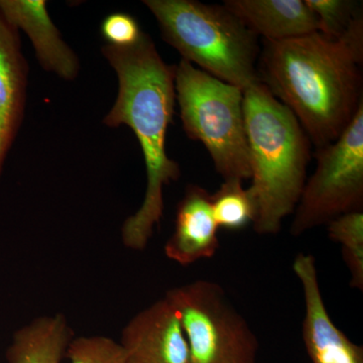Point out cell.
Masks as SVG:
<instances>
[{
  "label": "cell",
  "instance_id": "cell-1",
  "mask_svg": "<svg viewBox=\"0 0 363 363\" xmlns=\"http://www.w3.org/2000/svg\"><path fill=\"white\" fill-rule=\"evenodd\" d=\"M102 54L118 77L116 104L104 117L109 128L128 125L135 133L145 157L147 189L142 206L124 221V247L143 250L164 215V188L179 180L180 164L167 154V133L175 113V66L157 52L149 35L143 33L130 47L105 45Z\"/></svg>",
  "mask_w": 363,
  "mask_h": 363
},
{
  "label": "cell",
  "instance_id": "cell-2",
  "mask_svg": "<svg viewBox=\"0 0 363 363\" xmlns=\"http://www.w3.org/2000/svg\"><path fill=\"white\" fill-rule=\"evenodd\" d=\"M362 67L342 43L314 33L264 40L257 70L317 150L335 142L363 104Z\"/></svg>",
  "mask_w": 363,
  "mask_h": 363
},
{
  "label": "cell",
  "instance_id": "cell-3",
  "mask_svg": "<svg viewBox=\"0 0 363 363\" xmlns=\"http://www.w3.org/2000/svg\"><path fill=\"white\" fill-rule=\"evenodd\" d=\"M243 113L252 169L248 188L257 204L253 228L262 235L276 234L302 195L311 142L293 112L262 82L243 91Z\"/></svg>",
  "mask_w": 363,
  "mask_h": 363
},
{
  "label": "cell",
  "instance_id": "cell-4",
  "mask_svg": "<svg viewBox=\"0 0 363 363\" xmlns=\"http://www.w3.org/2000/svg\"><path fill=\"white\" fill-rule=\"evenodd\" d=\"M164 42L198 69L245 91L260 82L259 37L224 4L145 0Z\"/></svg>",
  "mask_w": 363,
  "mask_h": 363
},
{
  "label": "cell",
  "instance_id": "cell-5",
  "mask_svg": "<svg viewBox=\"0 0 363 363\" xmlns=\"http://www.w3.org/2000/svg\"><path fill=\"white\" fill-rule=\"evenodd\" d=\"M175 89L184 130L204 145L217 173L224 181L252 178L243 90L183 59L175 66Z\"/></svg>",
  "mask_w": 363,
  "mask_h": 363
},
{
  "label": "cell",
  "instance_id": "cell-6",
  "mask_svg": "<svg viewBox=\"0 0 363 363\" xmlns=\"http://www.w3.org/2000/svg\"><path fill=\"white\" fill-rule=\"evenodd\" d=\"M164 298L180 318L192 363H257V336L218 284L198 279Z\"/></svg>",
  "mask_w": 363,
  "mask_h": 363
},
{
  "label": "cell",
  "instance_id": "cell-7",
  "mask_svg": "<svg viewBox=\"0 0 363 363\" xmlns=\"http://www.w3.org/2000/svg\"><path fill=\"white\" fill-rule=\"evenodd\" d=\"M316 169L306 181L291 233L302 235L363 210V104L335 142L316 150Z\"/></svg>",
  "mask_w": 363,
  "mask_h": 363
},
{
  "label": "cell",
  "instance_id": "cell-8",
  "mask_svg": "<svg viewBox=\"0 0 363 363\" xmlns=\"http://www.w3.org/2000/svg\"><path fill=\"white\" fill-rule=\"evenodd\" d=\"M294 272L304 294L305 316L302 336L313 363H363V348L350 340L332 321L325 306L312 255L300 253Z\"/></svg>",
  "mask_w": 363,
  "mask_h": 363
},
{
  "label": "cell",
  "instance_id": "cell-9",
  "mask_svg": "<svg viewBox=\"0 0 363 363\" xmlns=\"http://www.w3.org/2000/svg\"><path fill=\"white\" fill-rule=\"evenodd\" d=\"M125 363H192L174 306L162 298L138 312L121 332Z\"/></svg>",
  "mask_w": 363,
  "mask_h": 363
},
{
  "label": "cell",
  "instance_id": "cell-10",
  "mask_svg": "<svg viewBox=\"0 0 363 363\" xmlns=\"http://www.w3.org/2000/svg\"><path fill=\"white\" fill-rule=\"evenodd\" d=\"M218 229L211 194L200 186L189 185L177 207L175 228L164 253L181 266L211 259L219 248Z\"/></svg>",
  "mask_w": 363,
  "mask_h": 363
},
{
  "label": "cell",
  "instance_id": "cell-11",
  "mask_svg": "<svg viewBox=\"0 0 363 363\" xmlns=\"http://www.w3.org/2000/svg\"><path fill=\"white\" fill-rule=\"evenodd\" d=\"M0 11L18 30L32 40L35 56L45 71L74 80L80 64L75 52L64 42L47 11L45 0H0Z\"/></svg>",
  "mask_w": 363,
  "mask_h": 363
},
{
  "label": "cell",
  "instance_id": "cell-12",
  "mask_svg": "<svg viewBox=\"0 0 363 363\" xmlns=\"http://www.w3.org/2000/svg\"><path fill=\"white\" fill-rule=\"evenodd\" d=\"M28 75L20 33L0 11V178L23 123Z\"/></svg>",
  "mask_w": 363,
  "mask_h": 363
},
{
  "label": "cell",
  "instance_id": "cell-13",
  "mask_svg": "<svg viewBox=\"0 0 363 363\" xmlns=\"http://www.w3.org/2000/svg\"><path fill=\"white\" fill-rule=\"evenodd\" d=\"M224 6L248 30L269 42L318 33V21L305 0H225Z\"/></svg>",
  "mask_w": 363,
  "mask_h": 363
},
{
  "label": "cell",
  "instance_id": "cell-14",
  "mask_svg": "<svg viewBox=\"0 0 363 363\" xmlns=\"http://www.w3.org/2000/svg\"><path fill=\"white\" fill-rule=\"evenodd\" d=\"M73 332L63 314L33 320L14 333L9 363H63Z\"/></svg>",
  "mask_w": 363,
  "mask_h": 363
},
{
  "label": "cell",
  "instance_id": "cell-15",
  "mask_svg": "<svg viewBox=\"0 0 363 363\" xmlns=\"http://www.w3.org/2000/svg\"><path fill=\"white\" fill-rule=\"evenodd\" d=\"M211 205L219 228L240 230L257 219V200L250 188L243 187L242 181H224L211 195Z\"/></svg>",
  "mask_w": 363,
  "mask_h": 363
},
{
  "label": "cell",
  "instance_id": "cell-16",
  "mask_svg": "<svg viewBox=\"0 0 363 363\" xmlns=\"http://www.w3.org/2000/svg\"><path fill=\"white\" fill-rule=\"evenodd\" d=\"M332 241L342 248V257L350 274L351 288L363 290V212L341 215L327 224Z\"/></svg>",
  "mask_w": 363,
  "mask_h": 363
},
{
  "label": "cell",
  "instance_id": "cell-17",
  "mask_svg": "<svg viewBox=\"0 0 363 363\" xmlns=\"http://www.w3.org/2000/svg\"><path fill=\"white\" fill-rule=\"evenodd\" d=\"M318 21V33L330 40L343 37L353 18L362 11V2L353 0H305Z\"/></svg>",
  "mask_w": 363,
  "mask_h": 363
},
{
  "label": "cell",
  "instance_id": "cell-18",
  "mask_svg": "<svg viewBox=\"0 0 363 363\" xmlns=\"http://www.w3.org/2000/svg\"><path fill=\"white\" fill-rule=\"evenodd\" d=\"M65 358L71 363H125L121 343L101 335L72 339Z\"/></svg>",
  "mask_w": 363,
  "mask_h": 363
},
{
  "label": "cell",
  "instance_id": "cell-19",
  "mask_svg": "<svg viewBox=\"0 0 363 363\" xmlns=\"http://www.w3.org/2000/svg\"><path fill=\"white\" fill-rule=\"evenodd\" d=\"M138 21L130 14L114 13L104 18L101 33L107 45L130 47L136 44L143 35Z\"/></svg>",
  "mask_w": 363,
  "mask_h": 363
}]
</instances>
